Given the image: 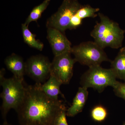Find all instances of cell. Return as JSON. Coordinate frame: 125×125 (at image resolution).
Segmentation results:
<instances>
[{"mask_svg":"<svg viewBox=\"0 0 125 125\" xmlns=\"http://www.w3.org/2000/svg\"><path fill=\"white\" fill-rule=\"evenodd\" d=\"M41 84L25 85L24 98L16 111L20 125H54L58 114L66 107L60 100L46 96Z\"/></svg>","mask_w":125,"mask_h":125,"instance_id":"6da1fadb","label":"cell"},{"mask_svg":"<svg viewBox=\"0 0 125 125\" xmlns=\"http://www.w3.org/2000/svg\"><path fill=\"white\" fill-rule=\"evenodd\" d=\"M100 22L97 23L90 35L94 42L103 49L109 47L118 49L122 46L125 30L117 23L111 20L103 14H98Z\"/></svg>","mask_w":125,"mask_h":125,"instance_id":"7a4b0ae2","label":"cell"},{"mask_svg":"<svg viewBox=\"0 0 125 125\" xmlns=\"http://www.w3.org/2000/svg\"><path fill=\"white\" fill-rule=\"evenodd\" d=\"M0 83L3 88L0 94L2 100L1 111L4 123H6L7 122L6 116L9 111L11 109L16 111L22 102L25 94V85L24 82L14 76L0 80Z\"/></svg>","mask_w":125,"mask_h":125,"instance_id":"3957f363","label":"cell"},{"mask_svg":"<svg viewBox=\"0 0 125 125\" xmlns=\"http://www.w3.org/2000/svg\"><path fill=\"white\" fill-rule=\"evenodd\" d=\"M89 67L81 78V87L93 88L102 93L108 86L113 88L117 83L116 76L111 68L104 69L100 65Z\"/></svg>","mask_w":125,"mask_h":125,"instance_id":"277c9868","label":"cell"},{"mask_svg":"<svg viewBox=\"0 0 125 125\" xmlns=\"http://www.w3.org/2000/svg\"><path fill=\"white\" fill-rule=\"evenodd\" d=\"M71 54L76 62L89 67L100 65L103 62H111L104 49L94 42H84L72 47Z\"/></svg>","mask_w":125,"mask_h":125,"instance_id":"5b68a950","label":"cell"},{"mask_svg":"<svg viewBox=\"0 0 125 125\" xmlns=\"http://www.w3.org/2000/svg\"><path fill=\"white\" fill-rule=\"evenodd\" d=\"M82 6L78 0H64L57 11L47 20V28L56 29L64 33L70 30L72 16Z\"/></svg>","mask_w":125,"mask_h":125,"instance_id":"8992f818","label":"cell"},{"mask_svg":"<svg viewBox=\"0 0 125 125\" xmlns=\"http://www.w3.org/2000/svg\"><path fill=\"white\" fill-rule=\"evenodd\" d=\"M71 54L67 52L55 56L51 62L50 75L62 84H69L73 76L74 65L76 62L72 57Z\"/></svg>","mask_w":125,"mask_h":125,"instance_id":"52a82bcc","label":"cell"},{"mask_svg":"<svg viewBox=\"0 0 125 125\" xmlns=\"http://www.w3.org/2000/svg\"><path fill=\"white\" fill-rule=\"evenodd\" d=\"M51 64V62L45 56H32L25 62V74L37 83L42 84L50 77Z\"/></svg>","mask_w":125,"mask_h":125,"instance_id":"ba28073f","label":"cell"},{"mask_svg":"<svg viewBox=\"0 0 125 125\" xmlns=\"http://www.w3.org/2000/svg\"><path fill=\"white\" fill-rule=\"evenodd\" d=\"M64 34L56 29L47 28V38L54 56L71 52V43Z\"/></svg>","mask_w":125,"mask_h":125,"instance_id":"9c48e42d","label":"cell"},{"mask_svg":"<svg viewBox=\"0 0 125 125\" xmlns=\"http://www.w3.org/2000/svg\"><path fill=\"white\" fill-rule=\"evenodd\" d=\"M4 62L7 69L13 73L14 76L24 82L25 62L21 56L13 53L5 59Z\"/></svg>","mask_w":125,"mask_h":125,"instance_id":"30bf717a","label":"cell"},{"mask_svg":"<svg viewBox=\"0 0 125 125\" xmlns=\"http://www.w3.org/2000/svg\"><path fill=\"white\" fill-rule=\"evenodd\" d=\"M88 96V88L80 87L73 100L72 105L67 109L66 115L73 117L82 111Z\"/></svg>","mask_w":125,"mask_h":125,"instance_id":"8fae6325","label":"cell"},{"mask_svg":"<svg viewBox=\"0 0 125 125\" xmlns=\"http://www.w3.org/2000/svg\"><path fill=\"white\" fill-rule=\"evenodd\" d=\"M62 83L54 76L50 75L47 81L41 84L40 88L44 93L50 98L57 100L59 94L63 96L60 89Z\"/></svg>","mask_w":125,"mask_h":125,"instance_id":"7c38bea8","label":"cell"},{"mask_svg":"<svg viewBox=\"0 0 125 125\" xmlns=\"http://www.w3.org/2000/svg\"><path fill=\"white\" fill-rule=\"evenodd\" d=\"M111 62V68L116 78L125 82V47L120 49L115 58Z\"/></svg>","mask_w":125,"mask_h":125,"instance_id":"4fadbf2b","label":"cell"},{"mask_svg":"<svg viewBox=\"0 0 125 125\" xmlns=\"http://www.w3.org/2000/svg\"><path fill=\"white\" fill-rule=\"evenodd\" d=\"M22 34L24 41L30 47L42 51L44 47V45L38 40H36V35L32 33L29 29L28 26L24 23L21 25Z\"/></svg>","mask_w":125,"mask_h":125,"instance_id":"5bb4252c","label":"cell"},{"mask_svg":"<svg viewBox=\"0 0 125 125\" xmlns=\"http://www.w3.org/2000/svg\"><path fill=\"white\" fill-rule=\"evenodd\" d=\"M51 0H44L42 3L34 7L31 11L29 15L26 19L24 23L29 26V24L33 21L37 22L49 5Z\"/></svg>","mask_w":125,"mask_h":125,"instance_id":"9a60e30c","label":"cell"},{"mask_svg":"<svg viewBox=\"0 0 125 125\" xmlns=\"http://www.w3.org/2000/svg\"><path fill=\"white\" fill-rule=\"evenodd\" d=\"M99 10V8H93L89 5H87L81 7L75 14L82 20L85 18H94L97 17V15L96 13Z\"/></svg>","mask_w":125,"mask_h":125,"instance_id":"2e32d148","label":"cell"},{"mask_svg":"<svg viewBox=\"0 0 125 125\" xmlns=\"http://www.w3.org/2000/svg\"><path fill=\"white\" fill-rule=\"evenodd\" d=\"M107 115L106 109L102 106H96L92 109L91 113L92 119L97 122H102L105 120Z\"/></svg>","mask_w":125,"mask_h":125,"instance_id":"e0dca14e","label":"cell"},{"mask_svg":"<svg viewBox=\"0 0 125 125\" xmlns=\"http://www.w3.org/2000/svg\"><path fill=\"white\" fill-rule=\"evenodd\" d=\"M66 107L62 109L56 117L54 125H68L66 120Z\"/></svg>","mask_w":125,"mask_h":125,"instance_id":"ac0fdd59","label":"cell"},{"mask_svg":"<svg viewBox=\"0 0 125 125\" xmlns=\"http://www.w3.org/2000/svg\"><path fill=\"white\" fill-rule=\"evenodd\" d=\"M113 88L116 95L125 100V82L122 83L117 81Z\"/></svg>","mask_w":125,"mask_h":125,"instance_id":"d6986e66","label":"cell"},{"mask_svg":"<svg viewBox=\"0 0 125 125\" xmlns=\"http://www.w3.org/2000/svg\"><path fill=\"white\" fill-rule=\"evenodd\" d=\"M82 19L79 18L76 14L72 16L70 21V30L74 29L82 24Z\"/></svg>","mask_w":125,"mask_h":125,"instance_id":"ffe728a7","label":"cell"},{"mask_svg":"<svg viewBox=\"0 0 125 125\" xmlns=\"http://www.w3.org/2000/svg\"><path fill=\"white\" fill-rule=\"evenodd\" d=\"M5 73V70L4 68H2L0 71V80L4 78V75Z\"/></svg>","mask_w":125,"mask_h":125,"instance_id":"44dd1931","label":"cell"},{"mask_svg":"<svg viewBox=\"0 0 125 125\" xmlns=\"http://www.w3.org/2000/svg\"><path fill=\"white\" fill-rule=\"evenodd\" d=\"M2 125H10V124H9V123H7H7H3V124H2Z\"/></svg>","mask_w":125,"mask_h":125,"instance_id":"7402d4cb","label":"cell"},{"mask_svg":"<svg viewBox=\"0 0 125 125\" xmlns=\"http://www.w3.org/2000/svg\"><path fill=\"white\" fill-rule=\"evenodd\" d=\"M122 125H125V123H124Z\"/></svg>","mask_w":125,"mask_h":125,"instance_id":"603a6c76","label":"cell"},{"mask_svg":"<svg viewBox=\"0 0 125 125\" xmlns=\"http://www.w3.org/2000/svg\"></svg>","mask_w":125,"mask_h":125,"instance_id":"cb8c5ba5","label":"cell"}]
</instances>
